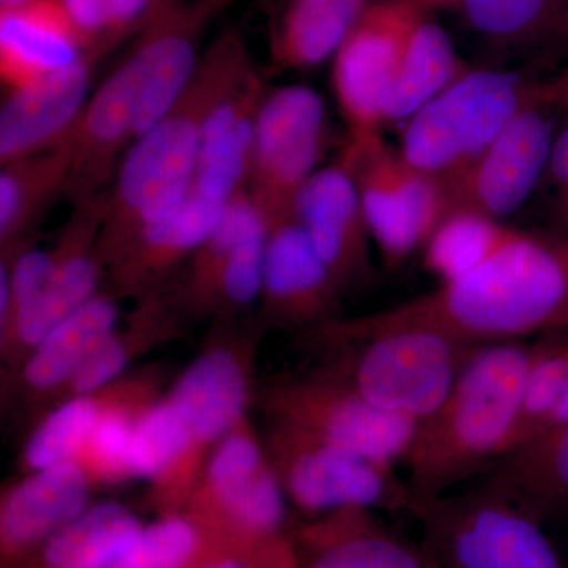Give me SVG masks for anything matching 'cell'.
<instances>
[{
	"label": "cell",
	"instance_id": "obj_1",
	"mask_svg": "<svg viewBox=\"0 0 568 568\" xmlns=\"http://www.w3.org/2000/svg\"><path fill=\"white\" fill-rule=\"evenodd\" d=\"M362 320L435 328L469 346L568 334V245L507 227L495 252L466 275Z\"/></svg>",
	"mask_w": 568,
	"mask_h": 568
},
{
	"label": "cell",
	"instance_id": "obj_2",
	"mask_svg": "<svg viewBox=\"0 0 568 568\" xmlns=\"http://www.w3.org/2000/svg\"><path fill=\"white\" fill-rule=\"evenodd\" d=\"M253 67L244 37L224 31L203 51L178 102L122 159L114 185L104 193V222L97 253L104 267L162 222L192 192L201 133L216 102Z\"/></svg>",
	"mask_w": 568,
	"mask_h": 568
},
{
	"label": "cell",
	"instance_id": "obj_3",
	"mask_svg": "<svg viewBox=\"0 0 568 568\" xmlns=\"http://www.w3.org/2000/svg\"><path fill=\"white\" fill-rule=\"evenodd\" d=\"M532 355L525 342L474 346L435 413L418 422L405 459L417 500L446 495L507 454Z\"/></svg>",
	"mask_w": 568,
	"mask_h": 568
},
{
	"label": "cell",
	"instance_id": "obj_4",
	"mask_svg": "<svg viewBox=\"0 0 568 568\" xmlns=\"http://www.w3.org/2000/svg\"><path fill=\"white\" fill-rule=\"evenodd\" d=\"M334 346L321 372L388 413L422 422L454 386L474 346L420 325H375L362 317L320 327Z\"/></svg>",
	"mask_w": 568,
	"mask_h": 568
},
{
	"label": "cell",
	"instance_id": "obj_5",
	"mask_svg": "<svg viewBox=\"0 0 568 568\" xmlns=\"http://www.w3.org/2000/svg\"><path fill=\"white\" fill-rule=\"evenodd\" d=\"M425 568H562L540 521L487 481L417 500Z\"/></svg>",
	"mask_w": 568,
	"mask_h": 568
},
{
	"label": "cell",
	"instance_id": "obj_6",
	"mask_svg": "<svg viewBox=\"0 0 568 568\" xmlns=\"http://www.w3.org/2000/svg\"><path fill=\"white\" fill-rule=\"evenodd\" d=\"M537 99L515 71H465L410 118L399 153L446 189Z\"/></svg>",
	"mask_w": 568,
	"mask_h": 568
},
{
	"label": "cell",
	"instance_id": "obj_7",
	"mask_svg": "<svg viewBox=\"0 0 568 568\" xmlns=\"http://www.w3.org/2000/svg\"><path fill=\"white\" fill-rule=\"evenodd\" d=\"M286 495L248 418L223 437L183 508L213 547L254 555L286 536Z\"/></svg>",
	"mask_w": 568,
	"mask_h": 568
},
{
	"label": "cell",
	"instance_id": "obj_8",
	"mask_svg": "<svg viewBox=\"0 0 568 568\" xmlns=\"http://www.w3.org/2000/svg\"><path fill=\"white\" fill-rule=\"evenodd\" d=\"M267 455L287 500L306 515L336 508L413 514L416 497L394 465L347 450L294 426L275 422Z\"/></svg>",
	"mask_w": 568,
	"mask_h": 568
},
{
	"label": "cell",
	"instance_id": "obj_9",
	"mask_svg": "<svg viewBox=\"0 0 568 568\" xmlns=\"http://www.w3.org/2000/svg\"><path fill=\"white\" fill-rule=\"evenodd\" d=\"M342 163L353 175L369 233L388 265L425 245L447 215L443 183L413 170L381 134L351 140Z\"/></svg>",
	"mask_w": 568,
	"mask_h": 568
},
{
	"label": "cell",
	"instance_id": "obj_10",
	"mask_svg": "<svg viewBox=\"0 0 568 568\" xmlns=\"http://www.w3.org/2000/svg\"><path fill=\"white\" fill-rule=\"evenodd\" d=\"M264 405L272 420L388 465L405 463L418 426L323 372L280 381L268 388Z\"/></svg>",
	"mask_w": 568,
	"mask_h": 568
},
{
	"label": "cell",
	"instance_id": "obj_11",
	"mask_svg": "<svg viewBox=\"0 0 568 568\" xmlns=\"http://www.w3.org/2000/svg\"><path fill=\"white\" fill-rule=\"evenodd\" d=\"M325 106L306 85L265 93L245 192L268 226L293 216L295 197L324 153Z\"/></svg>",
	"mask_w": 568,
	"mask_h": 568
},
{
	"label": "cell",
	"instance_id": "obj_12",
	"mask_svg": "<svg viewBox=\"0 0 568 568\" xmlns=\"http://www.w3.org/2000/svg\"><path fill=\"white\" fill-rule=\"evenodd\" d=\"M424 9L417 0L368 3L336 51L332 80L351 140L379 134L384 102Z\"/></svg>",
	"mask_w": 568,
	"mask_h": 568
},
{
	"label": "cell",
	"instance_id": "obj_13",
	"mask_svg": "<svg viewBox=\"0 0 568 568\" xmlns=\"http://www.w3.org/2000/svg\"><path fill=\"white\" fill-rule=\"evenodd\" d=\"M555 138V119L537 99L448 183V212H476L496 222L517 212L547 170Z\"/></svg>",
	"mask_w": 568,
	"mask_h": 568
},
{
	"label": "cell",
	"instance_id": "obj_14",
	"mask_svg": "<svg viewBox=\"0 0 568 568\" xmlns=\"http://www.w3.org/2000/svg\"><path fill=\"white\" fill-rule=\"evenodd\" d=\"M234 2L173 0L138 33L125 55L141 84L134 141L162 121L178 102L201 61V44L209 26Z\"/></svg>",
	"mask_w": 568,
	"mask_h": 568
},
{
	"label": "cell",
	"instance_id": "obj_15",
	"mask_svg": "<svg viewBox=\"0 0 568 568\" xmlns=\"http://www.w3.org/2000/svg\"><path fill=\"white\" fill-rule=\"evenodd\" d=\"M104 222V194L73 204L58 245V264L50 282L22 306L0 335L7 353L31 354L67 317L100 293L104 267L97 253Z\"/></svg>",
	"mask_w": 568,
	"mask_h": 568
},
{
	"label": "cell",
	"instance_id": "obj_16",
	"mask_svg": "<svg viewBox=\"0 0 568 568\" xmlns=\"http://www.w3.org/2000/svg\"><path fill=\"white\" fill-rule=\"evenodd\" d=\"M242 353H245L244 347L224 339L209 346L186 366L168 395L192 439L186 467L192 495L213 448L246 418L250 376L246 357Z\"/></svg>",
	"mask_w": 568,
	"mask_h": 568
},
{
	"label": "cell",
	"instance_id": "obj_17",
	"mask_svg": "<svg viewBox=\"0 0 568 568\" xmlns=\"http://www.w3.org/2000/svg\"><path fill=\"white\" fill-rule=\"evenodd\" d=\"M102 55L88 52L65 69L10 91L0 111L2 166L54 148L74 132L89 103L93 67Z\"/></svg>",
	"mask_w": 568,
	"mask_h": 568
},
{
	"label": "cell",
	"instance_id": "obj_18",
	"mask_svg": "<svg viewBox=\"0 0 568 568\" xmlns=\"http://www.w3.org/2000/svg\"><path fill=\"white\" fill-rule=\"evenodd\" d=\"M293 216L308 234L339 290L372 278V233L357 185L345 164L317 170L295 197Z\"/></svg>",
	"mask_w": 568,
	"mask_h": 568
},
{
	"label": "cell",
	"instance_id": "obj_19",
	"mask_svg": "<svg viewBox=\"0 0 568 568\" xmlns=\"http://www.w3.org/2000/svg\"><path fill=\"white\" fill-rule=\"evenodd\" d=\"M339 293L334 275L294 216L268 227L261 290L268 320L286 327H323L335 321Z\"/></svg>",
	"mask_w": 568,
	"mask_h": 568
},
{
	"label": "cell",
	"instance_id": "obj_20",
	"mask_svg": "<svg viewBox=\"0 0 568 568\" xmlns=\"http://www.w3.org/2000/svg\"><path fill=\"white\" fill-rule=\"evenodd\" d=\"M91 476L78 462L33 470L0 500V568H20L91 506Z\"/></svg>",
	"mask_w": 568,
	"mask_h": 568
},
{
	"label": "cell",
	"instance_id": "obj_21",
	"mask_svg": "<svg viewBox=\"0 0 568 568\" xmlns=\"http://www.w3.org/2000/svg\"><path fill=\"white\" fill-rule=\"evenodd\" d=\"M141 84L125 58L99 85L82 112L78 149L63 196L71 205L103 194L121 166V153L134 141Z\"/></svg>",
	"mask_w": 568,
	"mask_h": 568
},
{
	"label": "cell",
	"instance_id": "obj_22",
	"mask_svg": "<svg viewBox=\"0 0 568 568\" xmlns=\"http://www.w3.org/2000/svg\"><path fill=\"white\" fill-rule=\"evenodd\" d=\"M265 93L263 74L253 65L213 106L201 133L193 193L227 204L244 192Z\"/></svg>",
	"mask_w": 568,
	"mask_h": 568
},
{
	"label": "cell",
	"instance_id": "obj_23",
	"mask_svg": "<svg viewBox=\"0 0 568 568\" xmlns=\"http://www.w3.org/2000/svg\"><path fill=\"white\" fill-rule=\"evenodd\" d=\"M290 534L302 568H425L418 545L388 529L372 508H336Z\"/></svg>",
	"mask_w": 568,
	"mask_h": 568
},
{
	"label": "cell",
	"instance_id": "obj_24",
	"mask_svg": "<svg viewBox=\"0 0 568 568\" xmlns=\"http://www.w3.org/2000/svg\"><path fill=\"white\" fill-rule=\"evenodd\" d=\"M226 204L213 203L190 192L185 201L162 222L142 231L140 237L108 271L111 293L141 295L163 286L164 278L203 245Z\"/></svg>",
	"mask_w": 568,
	"mask_h": 568
},
{
	"label": "cell",
	"instance_id": "obj_25",
	"mask_svg": "<svg viewBox=\"0 0 568 568\" xmlns=\"http://www.w3.org/2000/svg\"><path fill=\"white\" fill-rule=\"evenodd\" d=\"M88 52L61 0L0 10V78L10 91L65 69Z\"/></svg>",
	"mask_w": 568,
	"mask_h": 568
},
{
	"label": "cell",
	"instance_id": "obj_26",
	"mask_svg": "<svg viewBox=\"0 0 568 568\" xmlns=\"http://www.w3.org/2000/svg\"><path fill=\"white\" fill-rule=\"evenodd\" d=\"M78 130L54 148L33 153L0 171V250L9 254L28 244L43 213L65 194L78 149Z\"/></svg>",
	"mask_w": 568,
	"mask_h": 568
},
{
	"label": "cell",
	"instance_id": "obj_27",
	"mask_svg": "<svg viewBox=\"0 0 568 568\" xmlns=\"http://www.w3.org/2000/svg\"><path fill=\"white\" fill-rule=\"evenodd\" d=\"M485 481L540 521L568 510V422L497 459Z\"/></svg>",
	"mask_w": 568,
	"mask_h": 568
},
{
	"label": "cell",
	"instance_id": "obj_28",
	"mask_svg": "<svg viewBox=\"0 0 568 568\" xmlns=\"http://www.w3.org/2000/svg\"><path fill=\"white\" fill-rule=\"evenodd\" d=\"M366 0H283L271 24L278 69H310L336 54L364 13Z\"/></svg>",
	"mask_w": 568,
	"mask_h": 568
},
{
	"label": "cell",
	"instance_id": "obj_29",
	"mask_svg": "<svg viewBox=\"0 0 568 568\" xmlns=\"http://www.w3.org/2000/svg\"><path fill=\"white\" fill-rule=\"evenodd\" d=\"M144 526L132 508L121 503L92 504L20 568H106L136 540Z\"/></svg>",
	"mask_w": 568,
	"mask_h": 568
},
{
	"label": "cell",
	"instance_id": "obj_30",
	"mask_svg": "<svg viewBox=\"0 0 568 568\" xmlns=\"http://www.w3.org/2000/svg\"><path fill=\"white\" fill-rule=\"evenodd\" d=\"M118 295L99 293L59 324L31 354L22 377L36 392L63 390L85 358L115 331Z\"/></svg>",
	"mask_w": 568,
	"mask_h": 568
},
{
	"label": "cell",
	"instance_id": "obj_31",
	"mask_svg": "<svg viewBox=\"0 0 568 568\" xmlns=\"http://www.w3.org/2000/svg\"><path fill=\"white\" fill-rule=\"evenodd\" d=\"M467 71L443 26L424 17L407 43L383 106V121L413 118Z\"/></svg>",
	"mask_w": 568,
	"mask_h": 568
},
{
	"label": "cell",
	"instance_id": "obj_32",
	"mask_svg": "<svg viewBox=\"0 0 568 568\" xmlns=\"http://www.w3.org/2000/svg\"><path fill=\"white\" fill-rule=\"evenodd\" d=\"M153 403L151 388L142 383L112 384L104 388L102 413L78 463L93 484H115L132 478L130 458L134 428L142 410Z\"/></svg>",
	"mask_w": 568,
	"mask_h": 568
},
{
	"label": "cell",
	"instance_id": "obj_33",
	"mask_svg": "<svg viewBox=\"0 0 568 568\" xmlns=\"http://www.w3.org/2000/svg\"><path fill=\"white\" fill-rule=\"evenodd\" d=\"M506 233L507 226L480 213L450 211L426 241V271L440 284L454 282L484 263Z\"/></svg>",
	"mask_w": 568,
	"mask_h": 568
},
{
	"label": "cell",
	"instance_id": "obj_34",
	"mask_svg": "<svg viewBox=\"0 0 568 568\" xmlns=\"http://www.w3.org/2000/svg\"><path fill=\"white\" fill-rule=\"evenodd\" d=\"M568 379V334L544 336L532 345V355L525 386L517 425L508 452L525 446L540 435L555 413ZM506 454V455H507Z\"/></svg>",
	"mask_w": 568,
	"mask_h": 568
},
{
	"label": "cell",
	"instance_id": "obj_35",
	"mask_svg": "<svg viewBox=\"0 0 568 568\" xmlns=\"http://www.w3.org/2000/svg\"><path fill=\"white\" fill-rule=\"evenodd\" d=\"M104 403V388L93 395L70 396L55 407L29 437L22 454L26 469H47L78 462L88 444Z\"/></svg>",
	"mask_w": 568,
	"mask_h": 568
},
{
	"label": "cell",
	"instance_id": "obj_36",
	"mask_svg": "<svg viewBox=\"0 0 568 568\" xmlns=\"http://www.w3.org/2000/svg\"><path fill=\"white\" fill-rule=\"evenodd\" d=\"M211 541L185 514L162 515L106 568H194Z\"/></svg>",
	"mask_w": 568,
	"mask_h": 568
},
{
	"label": "cell",
	"instance_id": "obj_37",
	"mask_svg": "<svg viewBox=\"0 0 568 568\" xmlns=\"http://www.w3.org/2000/svg\"><path fill=\"white\" fill-rule=\"evenodd\" d=\"M85 50L106 54L140 33L173 0H61Z\"/></svg>",
	"mask_w": 568,
	"mask_h": 568
},
{
	"label": "cell",
	"instance_id": "obj_38",
	"mask_svg": "<svg viewBox=\"0 0 568 568\" xmlns=\"http://www.w3.org/2000/svg\"><path fill=\"white\" fill-rule=\"evenodd\" d=\"M467 22L487 39L515 41L536 31L551 0H459Z\"/></svg>",
	"mask_w": 568,
	"mask_h": 568
},
{
	"label": "cell",
	"instance_id": "obj_39",
	"mask_svg": "<svg viewBox=\"0 0 568 568\" xmlns=\"http://www.w3.org/2000/svg\"><path fill=\"white\" fill-rule=\"evenodd\" d=\"M257 559L263 568H302L297 555H295L291 534L276 538L267 547L261 549L257 552Z\"/></svg>",
	"mask_w": 568,
	"mask_h": 568
},
{
	"label": "cell",
	"instance_id": "obj_40",
	"mask_svg": "<svg viewBox=\"0 0 568 568\" xmlns=\"http://www.w3.org/2000/svg\"><path fill=\"white\" fill-rule=\"evenodd\" d=\"M194 568H263V566L256 552L248 556L237 555V552L213 547L211 544Z\"/></svg>",
	"mask_w": 568,
	"mask_h": 568
},
{
	"label": "cell",
	"instance_id": "obj_41",
	"mask_svg": "<svg viewBox=\"0 0 568 568\" xmlns=\"http://www.w3.org/2000/svg\"><path fill=\"white\" fill-rule=\"evenodd\" d=\"M548 170L552 175V181L568 194V126L552 141Z\"/></svg>",
	"mask_w": 568,
	"mask_h": 568
},
{
	"label": "cell",
	"instance_id": "obj_42",
	"mask_svg": "<svg viewBox=\"0 0 568 568\" xmlns=\"http://www.w3.org/2000/svg\"><path fill=\"white\" fill-rule=\"evenodd\" d=\"M566 422H568V379L566 387H564L562 396H560L558 406H556L555 413L551 414L547 426H545L544 432L541 433L548 432V429L555 428V426L566 424Z\"/></svg>",
	"mask_w": 568,
	"mask_h": 568
},
{
	"label": "cell",
	"instance_id": "obj_43",
	"mask_svg": "<svg viewBox=\"0 0 568 568\" xmlns=\"http://www.w3.org/2000/svg\"><path fill=\"white\" fill-rule=\"evenodd\" d=\"M29 2H32V0H0V10L13 9V7L24 6Z\"/></svg>",
	"mask_w": 568,
	"mask_h": 568
},
{
	"label": "cell",
	"instance_id": "obj_44",
	"mask_svg": "<svg viewBox=\"0 0 568 568\" xmlns=\"http://www.w3.org/2000/svg\"><path fill=\"white\" fill-rule=\"evenodd\" d=\"M420 6H448V3L459 2V0H417Z\"/></svg>",
	"mask_w": 568,
	"mask_h": 568
}]
</instances>
